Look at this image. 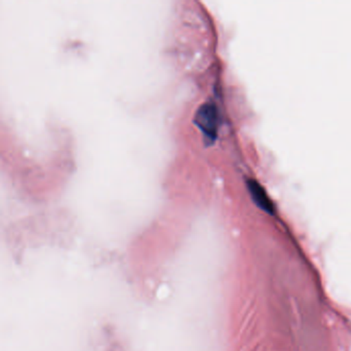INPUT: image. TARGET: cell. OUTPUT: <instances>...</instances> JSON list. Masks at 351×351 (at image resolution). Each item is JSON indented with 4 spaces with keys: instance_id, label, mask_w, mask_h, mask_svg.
<instances>
[{
    "instance_id": "obj_2",
    "label": "cell",
    "mask_w": 351,
    "mask_h": 351,
    "mask_svg": "<svg viewBox=\"0 0 351 351\" xmlns=\"http://www.w3.org/2000/svg\"><path fill=\"white\" fill-rule=\"evenodd\" d=\"M247 186L248 191H250L254 203H256L260 208H262L263 210L266 211V213H274V206H273L272 201L269 198L268 194H267L265 189L263 188L258 182L254 180H248Z\"/></svg>"
},
{
    "instance_id": "obj_1",
    "label": "cell",
    "mask_w": 351,
    "mask_h": 351,
    "mask_svg": "<svg viewBox=\"0 0 351 351\" xmlns=\"http://www.w3.org/2000/svg\"><path fill=\"white\" fill-rule=\"evenodd\" d=\"M196 124L209 141H215L219 130V112L213 104H205L199 108Z\"/></svg>"
}]
</instances>
